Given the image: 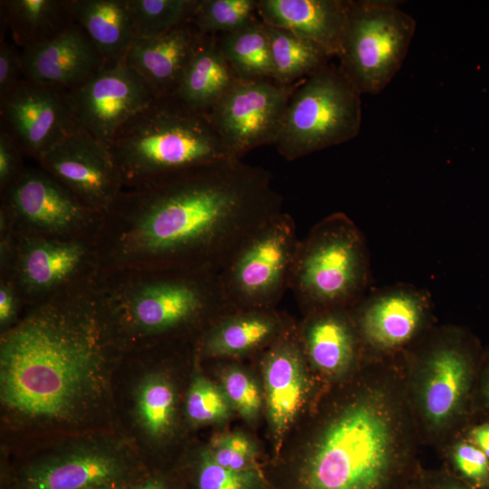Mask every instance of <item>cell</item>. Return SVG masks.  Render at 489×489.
Segmentation results:
<instances>
[{"instance_id":"cell-17","label":"cell","mask_w":489,"mask_h":489,"mask_svg":"<svg viewBox=\"0 0 489 489\" xmlns=\"http://www.w3.org/2000/svg\"><path fill=\"white\" fill-rule=\"evenodd\" d=\"M0 111L23 152L37 161L78 128L67 91L24 78L0 99Z\"/></svg>"},{"instance_id":"cell-33","label":"cell","mask_w":489,"mask_h":489,"mask_svg":"<svg viewBox=\"0 0 489 489\" xmlns=\"http://www.w3.org/2000/svg\"><path fill=\"white\" fill-rule=\"evenodd\" d=\"M194 489H267L264 473L237 472L218 465L207 450L201 452L192 476Z\"/></svg>"},{"instance_id":"cell-22","label":"cell","mask_w":489,"mask_h":489,"mask_svg":"<svg viewBox=\"0 0 489 489\" xmlns=\"http://www.w3.org/2000/svg\"><path fill=\"white\" fill-rule=\"evenodd\" d=\"M349 0H258L257 14L264 24L288 30L338 57Z\"/></svg>"},{"instance_id":"cell-3","label":"cell","mask_w":489,"mask_h":489,"mask_svg":"<svg viewBox=\"0 0 489 489\" xmlns=\"http://www.w3.org/2000/svg\"><path fill=\"white\" fill-rule=\"evenodd\" d=\"M398 398L374 383L347 403L293 471L290 489H383L406 448Z\"/></svg>"},{"instance_id":"cell-34","label":"cell","mask_w":489,"mask_h":489,"mask_svg":"<svg viewBox=\"0 0 489 489\" xmlns=\"http://www.w3.org/2000/svg\"><path fill=\"white\" fill-rule=\"evenodd\" d=\"M230 403L222 388L209 379L197 376L187 394L186 414L197 424L225 420L230 414Z\"/></svg>"},{"instance_id":"cell-42","label":"cell","mask_w":489,"mask_h":489,"mask_svg":"<svg viewBox=\"0 0 489 489\" xmlns=\"http://www.w3.org/2000/svg\"><path fill=\"white\" fill-rule=\"evenodd\" d=\"M128 489H174L164 477L158 475L149 476L132 485Z\"/></svg>"},{"instance_id":"cell-13","label":"cell","mask_w":489,"mask_h":489,"mask_svg":"<svg viewBox=\"0 0 489 489\" xmlns=\"http://www.w3.org/2000/svg\"><path fill=\"white\" fill-rule=\"evenodd\" d=\"M298 83L273 78H236L207 112L214 128L235 159L250 150L275 144L290 99Z\"/></svg>"},{"instance_id":"cell-21","label":"cell","mask_w":489,"mask_h":489,"mask_svg":"<svg viewBox=\"0 0 489 489\" xmlns=\"http://www.w3.org/2000/svg\"><path fill=\"white\" fill-rule=\"evenodd\" d=\"M203 37L187 22L162 34L134 40L124 62L155 97L176 95Z\"/></svg>"},{"instance_id":"cell-40","label":"cell","mask_w":489,"mask_h":489,"mask_svg":"<svg viewBox=\"0 0 489 489\" xmlns=\"http://www.w3.org/2000/svg\"><path fill=\"white\" fill-rule=\"evenodd\" d=\"M24 305L14 284L0 278V329L1 333L14 326L20 319Z\"/></svg>"},{"instance_id":"cell-31","label":"cell","mask_w":489,"mask_h":489,"mask_svg":"<svg viewBox=\"0 0 489 489\" xmlns=\"http://www.w3.org/2000/svg\"><path fill=\"white\" fill-rule=\"evenodd\" d=\"M198 0H129L136 39L162 34L190 22Z\"/></svg>"},{"instance_id":"cell-10","label":"cell","mask_w":489,"mask_h":489,"mask_svg":"<svg viewBox=\"0 0 489 489\" xmlns=\"http://www.w3.org/2000/svg\"><path fill=\"white\" fill-rule=\"evenodd\" d=\"M299 240L293 218L283 211L240 246L219 273L232 308L273 309L291 287Z\"/></svg>"},{"instance_id":"cell-41","label":"cell","mask_w":489,"mask_h":489,"mask_svg":"<svg viewBox=\"0 0 489 489\" xmlns=\"http://www.w3.org/2000/svg\"><path fill=\"white\" fill-rule=\"evenodd\" d=\"M473 444L489 459V423L475 427L470 433Z\"/></svg>"},{"instance_id":"cell-32","label":"cell","mask_w":489,"mask_h":489,"mask_svg":"<svg viewBox=\"0 0 489 489\" xmlns=\"http://www.w3.org/2000/svg\"><path fill=\"white\" fill-rule=\"evenodd\" d=\"M258 0H198L190 22L202 35L242 29L259 19Z\"/></svg>"},{"instance_id":"cell-12","label":"cell","mask_w":489,"mask_h":489,"mask_svg":"<svg viewBox=\"0 0 489 489\" xmlns=\"http://www.w3.org/2000/svg\"><path fill=\"white\" fill-rule=\"evenodd\" d=\"M477 356L475 340L456 328L438 331L415 352V397L429 428L444 429L462 413Z\"/></svg>"},{"instance_id":"cell-29","label":"cell","mask_w":489,"mask_h":489,"mask_svg":"<svg viewBox=\"0 0 489 489\" xmlns=\"http://www.w3.org/2000/svg\"><path fill=\"white\" fill-rule=\"evenodd\" d=\"M218 39L225 58L238 78H273L269 36L262 20L220 34Z\"/></svg>"},{"instance_id":"cell-24","label":"cell","mask_w":489,"mask_h":489,"mask_svg":"<svg viewBox=\"0 0 489 489\" xmlns=\"http://www.w3.org/2000/svg\"><path fill=\"white\" fill-rule=\"evenodd\" d=\"M308 313L299 336L305 358L324 374L346 373L353 366L361 346L350 308Z\"/></svg>"},{"instance_id":"cell-44","label":"cell","mask_w":489,"mask_h":489,"mask_svg":"<svg viewBox=\"0 0 489 489\" xmlns=\"http://www.w3.org/2000/svg\"><path fill=\"white\" fill-rule=\"evenodd\" d=\"M127 484H115V485H103L99 487H94L91 489H128Z\"/></svg>"},{"instance_id":"cell-11","label":"cell","mask_w":489,"mask_h":489,"mask_svg":"<svg viewBox=\"0 0 489 489\" xmlns=\"http://www.w3.org/2000/svg\"><path fill=\"white\" fill-rule=\"evenodd\" d=\"M0 217L15 234L60 239H96L102 215L85 206L45 170L25 167L0 190Z\"/></svg>"},{"instance_id":"cell-4","label":"cell","mask_w":489,"mask_h":489,"mask_svg":"<svg viewBox=\"0 0 489 489\" xmlns=\"http://www.w3.org/2000/svg\"><path fill=\"white\" fill-rule=\"evenodd\" d=\"M98 283L126 350L177 333L202 334L232 309L219 273L175 267L100 269Z\"/></svg>"},{"instance_id":"cell-25","label":"cell","mask_w":489,"mask_h":489,"mask_svg":"<svg viewBox=\"0 0 489 489\" xmlns=\"http://www.w3.org/2000/svg\"><path fill=\"white\" fill-rule=\"evenodd\" d=\"M72 14L107 63L125 60L135 40L129 0H72Z\"/></svg>"},{"instance_id":"cell-26","label":"cell","mask_w":489,"mask_h":489,"mask_svg":"<svg viewBox=\"0 0 489 489\" xmlns=\"http://www.w3.org/2000/svg\"><path fill=\"white\" fill-rule=\"evenodd\" d=\"M72 0L1 1V21L16 46L29 49L50 42L74 24Z\"/></svg>"},{"instance_id":"cell-19","label":"cell","mask_w":489,"mask_h":489,"mask_svg":"<svg viewBox=\"0 0 489 489\" xmlns=\"http://www.w3.org/2000/svg\"><path fill=\"white\" fill-rule=\"evenodd\" d=\"M287 327L262 357L267 415L280 446L306 398L305 355L299 336Z\"/></svg>"},{"instance_id":"cell-20","label":"cell","mask_w":489,"mask_h":489,"mask_svg":"<svg viewBox=\"0 0 489 489\" xmlns=\"http://www.w3.org/2000/svg\"><path fill=\"white\" fill-rule=\"evenodd\" d=\"M23 76L32 82L70 91L107 62L75 23L53 40L20 52Z\"/></svg>"},{"instance_id":"cell-2","label":"cell","mask_w":489,"mask_h":489,"mask_svg":"<svg viewBox=\"0 0 489 489\" xmlns=\"http://www.w3.org/2000/svg\"><path fill=\"white\" fill-rule=\"evenodd\" d=\"M98 273L24 308L18 321L1 333L0 398L12 414L69 422L104 393L108 374L126 349Z\"/></svg>"},{"instance_id":"cell-8","label":"cell","mask_w":489,"mask_h":489,"mask_svg":"<svg viewBox=\"0 0 489 489\" xmlns=\"http://www.w3.org/2000/svg\"><path fill=\"white\" fill-rule=\"evenodd\" d=\"M415 31L397 2L349 0L339 66L361 94H378L401 68Z\"/></svg>"},{"instance_id":"cell-18","label":"cell","mask_w":489,"mask_h":489,"mask_svg":"<svg viewBox=\"0 0 489 489\" xmlns=\"http://www.w3.org/2000/svg\"><path fill=\"white\" fill-rule=\"evenodd\" d=\"M132 465L119 449L83 446L30 465L17 476L14 489H91L127 484Z\"/></svg>"},{"instance_id":"cell-6","label":"cell","mask_w":489,"mask_h":489,"mask_svg":"<svg viewBox=\"0 0 489 489\" xmlns=\"http://www.w3.org/2000/svg\"><path fill=\"white\" fill-rule=\"evenodd\" d=\"M369 274L363 234L346 214L337 212L299 240L290 289L308 312L351 308L365 296Z\"/></svg>"},{"instance_id":"cell-27","label":"cell","mask_w":489,"mask_h":489,"mask_svg":"<svg viewBox=\"0 0 489 489\" xmlns=\"http://www.w3.org/2000/svg\"><path fill=\"white\" fill-rule=\"evenodd\" d=\"M236 78L223 54L218 35H204L176 95L193 109L207 113Z\"/></svg>"},{"instance_id":"cell-9","label":"cell","mask_w":489,"mask_h":489,"mask_svg":"<svg viewBox=\"0 0 489 489\" xmlns=\"http://www.w3.org/2000/svg\"><path fill=\"white\" fill-rule=\"evenodd\" d=\"M95 240L21 235L0 217V278L15 287L24 308L94 278Z\"/></svg>"},{"instance_id":"cell-45","label":"cell","mask_w":489,"mask_h":489,"mask_svg":"<svg viewBox=\"0 0 489 489\" xmlns=\"http://www.w3.org/2000/svg\"><path fill=\"white\" fill-rule=\"evenodd\" d=\"M441 489H468L459 484H446L444 487H442Z\"/></svg>"},{"instance_id":"cell-23","label":"cell","mask_w":489,"mask_h":489,"mask_svg":"<svg viewBox=\"0 0 489 489\" xmlns=\"http://www.w3.org/2000/svg\"><path fill=\"white\" fill-rule=\"evenodd\" d=\"M273 309L232 308L221 314L197 340L210 358H236L268 347L287 327Z\"/></svg>"},{"instance_id":"cell-7","label":"cell","mask_w":489,"mask_h":489,"mask_svg":"<svg viewBox=\"0 0 489 489\" xmlns=\"http://www.w3.org/2000/svg\"><path fill=\"white\" fill-rule=\"evenodd\" d=\"M361 93L339 65L328 62L298 83L275 142L292 161L354 139L361 125Z\"/></svg>"},{"instance_id":"cell-38","label":"cell","mask_w":489,"mask_h":489,"mask_svg":"<svg viewBox=\"0 0 489 489\" xmlns=\"http://www.w3.org/2000/svg\"><path fill=\"white\" fill-rule=\"evenodd\" d=\"M23 150L5 126L0 129V190L6 187L24 169Z\"/></svg>"},{"instance_id":"cell-16","label":"cell","mask_w":489,"mask_h":489,"mask_svg":"<svg viewBox=\"0 0 489 489\" xmlns=\"http://www.w3.org/2000/svg\"><path fill=\"white\" fill-rule=\"evenodd\" d=\"M360 343L375 352L405 347L424 331L431 315L429 293L398 283L366 295L350 308Z\"/></svg>"},{"instance_id":"cell-43","label":"cell","mask_w":489,"mask_h":489,"mask_svg":"<svg viewBox=\"0 0 489 489\" xmlns=\"http://www.w3.org/2000/svg\"><path fill=\"white\" fill-rule=\"evenodd\" d=\"M483 374L484 375L481 382V397L484 405L489 409V354L486 359Z\"/></svg>"},{"instance_id":"cell-36","label":"cell","mask_w":489,"mask_h":489,"mask_svg":"<svg viewBox=\"0 0 489 489\" xmlns=\"http://www.w3.org/2000/svg\"><path fill=\"white\" fill-rule=\"evenodd\" d=\"M223 390L231 405L244 419H254L263 406L262 393L254 380L238 367L227 368Z\"/></svg>"},{"instance_id":"cell-14","label":"cell","mask_w":489,"mask_h":489,"mask_svg":"<svg viewBox=\"0 0 489 489\" xmlns=\"http://www.w3.org/2000/svg\"><path fill=\"white\" fill-rule=\"evenodd\" d=\"M67 94L77 127L108 149L120 129L156 98L124 61L104 64Z\"/></svg>"},{"instance_id":"cell-39","label":"cell","mask_w":489,"mask_h":489,"mask_svg":"<svg viewBox=\"0 0 489 489\" xmlns=\"http://www.w3.org/2000/svg\"><path fill=\"white\" fill-rule=\"evenodd\" d=\"M24 79L20 53L16 47L1 39L0 99L7 95Z\"/></svg>"},{"instance_id":"cell-28","label":"cell","mask_w":489,"mask_h":489,"mask_svg":"<svg viewBox=\"0 0 489 489\" xmlns=\"http://www.w3.org/2000/svg\"><path fill=\"white\" fill-rule=\"evenodd\" d=\"M269 36L273 78L294 84L329 62L331 58L321 46L288 30L265 24Z\"/></svg>"},{"instance_id":"cell-1","label":"cell","mask_w":489,"mask_h":489,"mask_svg":"<svg viewBox=\"0 0 489 489\" xmlns=\"http://www.w3.org/2000/svg\"><path fill=\"white\" fill-rule=\"evenodd\" d=\"M265 169L229 159L123 189L102 215L100 269L175 267L219 273L282 210Z\"/></svg>"},{"instance_id":"cell-15","label":"cell","mask_w":489,"mask_h":489,"mask_svg":"<svg viewBox=\"0 0 489 489\" xmlns=\"http://www.w3.org/2000/svg\"><path fill=\"white\" fill-rule=\"evenodd\" d=\"M38 163L85 206L101 215L113 206L124 189L110 149L79 128Z\"/></svg>"},{"instance_id":"cell-35","label":"cell","mask_w":489,"mask_h":489,"mask_svg":"<svg viewBox=\"0 0 489 489\" xmlns=\"http://www.w3.org/2000/svg\"><path fill=\"white\" fill-rule=\"evenodd\" d=\"M206 450L214 461L225 468L237 472L264 473L253 443L242 434L218 436Z\"/></svg>"},{"instance_id":"cell-5","label":"cell","mask_w":489,"mask_h":489,"mask_svg":"<svg viewBox=\"0 0 489 489\" xmlns=\"http://www.w3.org/2000/svg\"><path fill=\"white\" fill-rule=\"evenodd\" d=\"M109 149L124 189L235 159L208 114L177 95L154 98L120 129Z\"/></svg>"},{"instance_id":"cell-30","label":"cell","mask_w":489,"mask_h":489,"mask_svg":"<svg viewBox=\"0 0 489 489\" xmlns=\"http://www.w3.org/2000/svg\"><path fill=\"white\" fill-rule=\"evenodd\" d=\"M175 405L173 386L163 377L149 376L138 387L136 416L143 431L151 438H162L170 433Z\"/></svg>"},{"instance_id":"cell-37","label":"cell","mask_w":489,"mask_h":489,"mask_svg":"<svg viewBox=\"0 0 489 489\" xmlns=\"http://www.w3.org/2000/svg\"><path fill=\"white\" fill-rule=\"evenodd\" d=\"M453 461L460 474L476 485L489 481V459L474 444L460 442L453 448Z\"/></svg>"}]
</instances>
